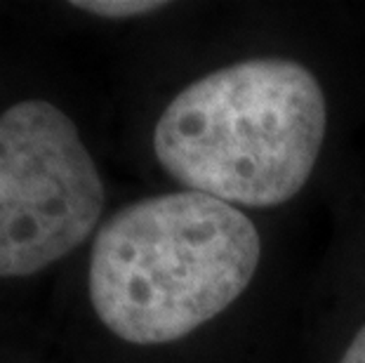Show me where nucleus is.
Returning a JSON list of instances; mask_svg holds the SVG:
<instances>
[{
    "instance_id": "1",
    "label": "nucleus",
    "mask_w": 365,
    "mask_h": 363,
    "mask_svg": "<svg viewBox=\"0 0 365 363\" xmlns=\"http://www.w3.org/2000/svg\"><path fill=\"white\" fill-rule=\"evenodd\" d=\"M259 257V231L236 205L189 189L149 196L97 231L90 302L115 337L168 344L234 305Z\"/></svg>"
},
{
    "instance_id": "3",
    "label": "nucleus",
    "mask_w": 365,
    "mask_h": 363,
    "mask_svg": "<svg viewBox=\"0 0 365 363\" xmlns=\"http://www.w3.org/2000/svg\"><path fill=\"white\" fill-rule=\"evenodd\" d=\"M104 182L76 123L45 99L0 113V279L34 276L97 229Z\"/></svg>"
},
{
    "instance_id": "2",
    "label": "nucleus",
    "mask_w": 365,
    "mask_h": 363,
    "mask_svg": "<svg viewBox=\"0 0 365 363\" xmlns=\"http://www.w3.org/2000/svg\"><path fill=\"white\" fill-rule=\"evenodd\" d=\"M328 104L316 76L283 57L245 59L193 81L153 130L160 168L229 205L294 198L321 156Z\"/></svg>"
},
{
    "instance_id": "4",
    "label": "nucleus",
    "mask_w": 365,
    "mask_h": 363,
    "mask_svg": "<svg viewBox=\"0 0 365 363\" xmlns=\"http://www.w3.org/2000/svg\"><path fill=\"white\" fill-rule=\"evenodd\" d=\"M71 7L104 19H130L163 10L165 3H156V0H76Z\"/></svg>"
},
{
    "instance_id": "5",
    "label": "nucleus",
    "mask_w": 365,
    "mask_h": 363,
    "mask_svg": "<svg viewBox=\"0 0 365 363\" xmlns=\"http://www.w3.org/2000/svg\"><path fill=\"white\" fill-rule=\"evenodd\" d=\"M339 363H365V326L356 333L351 344H349L346 352L341 354Z\"/></svg>"
}]
</instances>
